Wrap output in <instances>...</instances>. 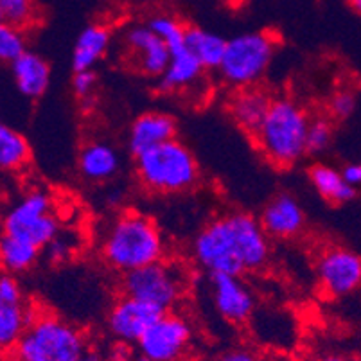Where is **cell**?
Segmentation results:
<instances>
[{
  "label": "cell",
  "instance_id": "6",
  "mask_svg": "<svg viewBox=\"0 0 361 361\" xmlns=\"http://www.w3.org/2000/svg\"><path fill=\"white\" fill-rule=\"evenodd\" d=\"M277 51V38L268 31L235 35L226 40L218 72L226 85L250 88L266 74Z\"/></svg>",
  "mask_w": 361,
  "mask_h": 361
},
{
  "label": "cell",
  "instance_id": "23",
  "mask_svg": "<svg viewBox=\"0 0 361 361\" xmlns=\"http://www.w3.org/2000/svg\"><path fill=\"white\" fill-rule=\"evenodd\" d=\"M40 250L36 245L15 235H2L0 241V261L4 266L6 274H22L31 270L35 262L40 257Z\"/></svg>",
  "mask_w": 361,
  "mask_h": 361
},
{
  "label": "cell",
  "instance_id": "7",
  "mask_svg": "<svg viewBox=\"0 0 361 361\" xmlns=\"http://www.w3.org/2000/svg\"><path fill=\"white\" fill-rule=\"evenodd\" d=\"M187 277L183 268L167 262H153L124 275V295L147 302L167 313L183 297Z\"/></svg>",
  "mask_w": 361,
  "mask_h": 361
},
{
  "label": "cell",
  "instance_id": "3",
  "mask_svg": "<svg viewBox=\"0 0 361 361\" xmlns=\"http://www.w3.org/2000/svg\"><path fill=\"white\" fill-rule=\"evenodd\" d=\"M310 117L290 97L271 101L270 111L259 130L255 142L262 155L277 167H290L307 153Z\"/></svg>",
  "mask_w": 361,
  "mask_h": 361
},
{
  "label": "cell",
  "instance_id": "39",
  "mask_svg": "<svg viewBox=\"0 0 361 361\" xmlns=\"http://www.w3.org/2000/svg\"><path fill=\"white\" fill-rule=\"evenodd\" d=\"M347 2H349V6L357 13V15H361V0H347Z\"/></svg>",
  "mask_w": 361,
  "mask_h": 361
},
{
  "label": "cell",
  "instance_id": "15",
  "mask_svg": "<svg viewBox=\"0 0 361 361\" xmlns=\"http://www.w3.org/2000/svg\"><path fill=\"white\" fill-rule=\"evenodd\" d=\"M175 135L176 123L173 117L162 111H146L131 124L128 146L133 157H139L144 151L169 142Z\"/></svg>",
  "mask_w": 361,
  "mask_h": 361
},
{
  "label": "cell",
  "instance_id": "14",
  "mask_svg": "<svg viewBox=\"0 0 361 361\" xmlns=\"http://www.w3.org/2000/svg\"><path fill=\"white\" fill-rule=\"evenodd\" d=\"M261 225L270 238L290 239L302 232L306 225V216L300 203L291 195H279L264 207Z\"/></svg>",
  "mask_w": 361,
  "mask_h": 361
},
{
  "label": "cell",
  "instance_id": "13",
  "mask_svg": "<svg viewBox=\"0 0 361 361\" xmlns=\"http://www.w3.org/2000/svg\"><path fill=\"white\" fill-rule=\"evenodd\" d=\"M126 45L137 71L146 75H162L169 67L171 52L149 25H135L126 35Z\"/></svg>",
  "mask_w": 361,
  "mask_h": 361
},
{
  "label": "cell",
  "instance_id": "20",
  "mask_svg": "<svg viewBox=\"0 0 361 361\" xmlns=\"http://www.w3.org/2000/svg\"><path fill=\"white\" fill-rule=\"evenodd\" d=\"M202 67L189 49L176 54H171L169 67L160 75V90L164 92H178L192 87L202 78Z\"/></svg>",
  "mask_w": 361,
  "mask_h": 361
},
{
  "label": "cell",
  "instance_id": "33",
  "mask_svg": "<svg viewBox=\"0 0 361 361\" xmlns=\"http://www.w3.org/2000/svg\"><path fill=\"white\" fill-rule=\"evenodd\" d=\"M97 78L94 71H80L74 74L72 80V88L80 97H87L94 88H96Z\"/></svg>",
  "mask_w": 361,
  "mask_h": 361
},
{
  "label": "cell",
  "instance_id": "16",
  "mask_svg": "<svg viewBox=\"0 0 361 361\" xmlns=\"http://www.w3.org/2000/svg\"><path fill=\"white\" fill-rule=\"evenodd\" d=\"M271 101L266 92L255 87L239 88L228 101V114L246 135L255 139L270 111Z\"/></svg>",
  "mask_w": 361,
  "mask_h": 361
},
{
  "label": "cell",
  "instance_id": "9",
  "mask_svg": "<svg viewBox=\"0 0 361 361\" xmlns=\"http://www.w3.org/2000/svg\"><path fill=\"white\" fill-rule=\"evenodd\" d=\"M191 326L183 317L164 313L139 340L140 356L151 361H180L191 341Z\"/></svg>",
  "mask_w": 361,
  "mask_h": 361
},
{
  "label": "cell",
  "instance_id": "26",
  "mask_svg": "<svg viewBox=\"0 0 361 361\" xmlns=\"http://www.w3.org/2000/svg\"><path fill=\"white\" fill-rule=\"evenodd\" d=\"M147 25L162 38L171 54H176V52L187 49V27L171 15L160 13V15L151 16Z\"/></svg>",
  "mask_w": 361,
  "mask_h": 361
},
{
  "label": "cell",
  "instance_id": "34",
  "mask_svg": "<svg viewBox=\"0 0 361 361\" xmlns=\"http://www.w3.org/2000/svg\"><path fill=\"white\" fill-rule=\"evenodd\" d=\"M218 361H261V356L248 347H238V349L226 350Z\"/></svg>",
  "mask_w": 361,
  "mask_h": 361
},
{
  "label": "cell",
  "instance_id": "1",
  "mask_svg": "<svg viewBox=\"0 0 361 361\" xmlns=\"http://www.w3.org/2000/svg\"><path fill=\"white\" fill-rule=\"evenodd\" d=\"M268 238L254 216L234 212L203 226L192 243V255L209 275H241L268 262Z\"/></svg>",
  "mask_w": 361,
  "mask_h": 361
},
{
  "label": "cell",
  "instance_id": "27",
  "mask_svg": "<svg viewBox=\"0 0 361 361\" xmlns=\"http://www.w3.org/2000/svg\"><path fill=\"white\" fill-rule=\"evenodd\" d=\"M40 13L35 0H0V20L2 24L18 29H29L36 25Z\"/></svg>",
  "mask_w": 361,
  "mask_h": 361
},
{
  "label": "cell",
  "instance_id": "32",
  "mask_svg": "<svg viewBox=\"0 0 361 361\" xmlns=\"http://www.w3.org/2000/svg\"><path fill=\"white\" fill-rule=\"evenodd\" d=\"M74 250V243L67 238H63L61 234L56 235L47 246H45V252H47V259L51 262H61L65 259H68V255Z\"/></svg>",
  "mask_w": 361,
  "mask_h": 361
},
{
  "label": "cell",
  "instance_id": "28",
  "mask_svg": "<svg viewBox=\"0 0 361 361\" xmlns=\"http://www.w3.org/2000/svg\"><path fill=\"white\" fill-rule=\"evenodd\" d=\"M25 52H27V47H25L24 31L6 24L0 25V60L11 65Z\"/></svg>",
  "mask_w": 361,
  "mask_h": 361
},
{
  "label": "cell",
  "instance_id": "19",
  "mask_svg": "<svg viewBox=\"0 0 361 361\" xmlns=\"http://www.w3.org/2000/svg\"><path fill=\"white\" fill-rule=\"evenodd\" d=\"M81 175L92 182H104L111 178L119 169V155L111 146L104 142H88L80 151Z\"/></svg>",
  "mask_w": 361,
  "mask_h": 361
},
{
  "label": "cell",
  "instance_id": "36",
  "mask_svg": "<svg viewBox=\"0 0 361 361\" xmlns=\"http://www.w3.org/2000/svg\"><path fill=\"white\" fill-rule=\"evenodd\" d=\"M131 357L133 356H131L130 347H128V343H124V341H117L116 345H114V349L110 350L111 361H130Z\"/></svg>",
  "mask_w": 361,
  "mask_h": 361
},
{
  "label": "cell",
  "instance_id": "12",
  "mask_svg": "<svg viewBox=\"0 0 361 361\" xmlns=\"http://www.w3.org/2000/svg\"><path fill=\"white\" fill-rule=\"evenodd\" d=\"M211 297L216 311L231 324H245L254 313V295L239 275H209Z\"/></svg>",
  "mask_w": 361,
  "mask_h": 361
},
{
  "label": "cell",
  "instance_id": "30",
  "mask_svg": "<svg viewBox=\"0 0 361 361\" xmlns=\"http://www.w3.org/2000/svg\"><path fill=\"white\" fill-rule=\"evenodd\" d=\"M24 304V295L18 281L13 274H4L0 277V306H15Z\"/></svg>",
  "mask_w": 361,
  "mask_h": 361
},
{
  "label": "cell",
  "instance_id": "35",
  "mask_svg": "<svg viewBox=\"0 0 361 361\" xmlns=\"http://www.w3.org/2000/svg\"><path fill=\"white\" fill-rule=\"evenodd\" d=\"M341 175H343V178H345V182L349 185H353L356 189L357 185H361V162L345 166L341 169Z\"/></svg>",
  "mask_w": 361,
  "mask_h": 361
},
{
  "label": "cell",
  "instance_id": "18",
  "mask_svg": "<svg viewBox=\"0 0 361 361\" xmlns=\"http://www.w3.org/2000/svg\"><path fill=\"white\" fill-rule=\"evenodd\" d=\"M110 45V29L103 24H92L81 31L72 52V67L75 72L92 71V67L106 54Z\"/></svg>",
  "mask_w": 361,
  "mask_h": 361
},
{
  "label": "cell",
  "instance_id": "40",
  "mask_svg": "<svg viewBox=\"0 0 361 361\" xmlns=\"http://www.w3.org/2000/svg\"><path fill=\"white\" fill-rule=\"evenodd\" d=\"M130 361H151V360H147V357H144V356H137V357H131Z\"/></svg>",
  "mask_w": 361,
  "mask_h": 361
},
{
  "label": "cell",
  "instance_id": "5",
  "mask_svg": "<svg viewBox=\"0 0 361 361\" xmlns=\"http://www.w3.org/2000/svg\"><path fill=\"white\" fill-rule=\"evenodd\" d=\"M135 160L140 183L153 192L175 195L198 182L200 167L195 155L176 139L144 151Z\"/></svg>",
  "mask_w": 361,
  "mask_h": 361
},
{
  "label": "cell",
  "instance_id": "37",
  "mask_svg": "<svg viewBox=\"0 0 361 361\" xmlns=\"http://www.w3.org/2000/svg\"><path fill=\"white\" fill-rule=\"evenodd\" d=\"M304 361H356L343 354H322V356H311Z\"/></svg>",
  "mask_w": 361,
  "mask_h": 361
},
{
  "label": "cell",
  "instance_id": "29",
  "mask_svg": "<svg viewBox=\"0 0 361 361\" xmlns=\"http://www.w3.org/2000/svg\"><path fill=\"white\" fill-rule=\"evenodd\" d=\"M331 139H333V128L327 119H313L310 123V130H307V151L313 153H320L329 146Z\"/></svg>",
  "mask_w": 361,
  "mask_h": 361
},
{
  "label": "cell",
  "instance_id": "17",
  "mask_svg": "<svg viewBox=\"0 0 361 361\" xmlns=\"http://www.w3.org/2000/svg\"><path fill=\"white\" fill-rule=\"evenodd\" d=\"M11 74L22 96L38 99L45 94L51 81V67L36 52L27 51L11 63Z\"/></svg>",
  "mask_w": 361,
  "mask_h": 361
},
{
  "label": "cell",
  "instance_id": "38",
  "mask_svg": "<svg viewBox=\"0 0 361 361\" xmlns=\"http://www.w3.org/2000/svg\"><path fill=\"white\" fill-rule=\"evenodd\" d=\"M80 361H101V354L97 353V350L90 349V347H87V350H85L83 354H81Z\"/></svg>",
  "mask_w": 361,
  "mask_h": 361
},
{
  "label": "cell",
  "instance_id": "8",
  "mask_svg": "<svg viewBox=\"0 0 361 361\" xmlns=\"http://www.w3.org/2000/svg\"><path fill=\"white\" fill-rule=\"evenodd\" d=\"M51 196L35 189L16 200L4 216V234L25 239L38 248H45L60 234V223L51 212Z\"/></svg>",
  "mask_w": 361,
  "mask_h": 361
},
{
  "label": "cell",
  "instance_id": "21",
  "mask_svg": "<svg viewBox=\"0 0 361 361\" xmlns=\"http://www.w3.org/2000/svg\"><path fill=\"white\" fill-rule=\"evenodd\" d=\"M310 180L318 195L326 202L340 205L347 203L356 196V189L345 182L340 171L333 169L326 164H317L310 169Z\"/></svg>",
  "mask_w": 361,
  "mask_h": 361
},
{
  "label": "cell",
  "instance_id": "2",
  "mask_svg": "<svg viewBox=\"0 0 361 361\" xmlns=\"http://www.w3.org/2000/svg\"><path fill=\"white\" fill-rule=\"evenodd\" d=\"M101 255L110 268L126 275L162 261L164 238L149 216L128 211L108 226Z\"/></svg>",
  "mask_w": 361,
  "mask_h": 361
},
{
  "label": "cell",
  "instance_id": "4",
  "mask_svg": "<svg viewBox=\"0 0 361 361\" xmlns=\"http://www.w3.org/2000/svg\"><path fill=\"white\" fill-rule=\"evenodd\" d=\"M80 329L52 313L38 311L24 336L8 350L9 361H80L87 350Z\"/></svg>",
  "mask_w": 361,
  "mask_h": 361
},
{
  "label": "cell",
  "instance_id": "11",
  "mask_svg": "<svg viewBox=\"0 0 361 361\" xmlns=\"http://www.w3.org/2000/svg\"><path fill=\"white\" fill-rule=\"evenodd\" d=\"M162 314L164 313L159 307L124 295L111 306L110 313H108V329L117 338V341L139 343L144 333Z\"/></svg>",
  "mask_w": 361,
  "mask_h": 361
},
{
  "label": "cell",
  "instance_id": "10",
  "mask_svg": "<svg viewBox=\"0 0 361 361\" xmlns=\"http://www.w3.org/2000/svg\"><path fill=\"white\" fill-rule=\"evenodd\" d=\"M317 277L322 291L329 297H345L361 286V257L356 252L333 246L320 254Z\"/></svg>",
  "mask_w": 361,
  "mask_h": 361
},
{
  "label": "cell",
  "instance_id": "22",
  "mask_svg": "<svg viewBox=\"0 0 361 361\" xmlns=\"http://www.w3.org/2000/svg\"><path fill=\"white\" fill-rule=\"evenodd\" d=\"M187 49L195 54L203 68L218 71L225 54L226 40L216 32L192 25L187 27Z\"/></svg>",
  "mask_w": 361,
  "mask_h": 361
},
{
  "label": "cell",
  "instance_id": "31",
  "mask_svg": "<svg viewBox=\"0 0 361 361\" xmlns=\"http://www.w3.org/2000/svg\"><path fill=\"white\" fill-rule=\"evenodd\" d=\"M356 108V97L353 92L340 90L329 101V114L336 119H347Z\"/></svg>",
  "mask_w": 361,
  "mask_h": 361
},
{
  "label": "cell",
  "instance_id": "24",
  "mask_svg": "<svg viewBox=\"0 0 361 361\" xmlns=\"http://www.w3.org/2000/svg\"><path fill=\"white\" fill-rule=\"evenodd\" d=\"M38 310L24 304L0 306V345L8 353L16 345V341L24 336L31 322L35 320Z\"/></svg>",
  "mask_w": 361,
  "mask_h": 361
},
{
  "label": "cell",
  "instance_id": "25",
  "mask_svg": "<svg viewBox=\"0 0 361 361\" xmlns=\"http://www.w3.org/2000/svg\"><path fill=\"white\" fill-rule=\"evenodd\" d=\"M31 146L22 133L9 126L0 128V167L4 171H18L27 166Z\"/></svg>",
  "mask_w": 361,
  "mask_h": 361
}]
</instances>
